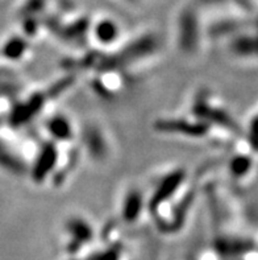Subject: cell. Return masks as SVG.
<instances>
[{
  "mask_svg": "<svg viewBox=\"0 0 258 260\" xmlns=\"http://www.w3.org/2000/svg\"><path fill=\"white\" fill-rule=\"evenodd\" d=\"M248 160L246 158H237L235 161V165H233V172L235 173H242V172H245V169L248 168Z\"/></svg>",
  "mask_w": 258,
  "mask_h": 260,
  "instance_id": "cell-10",
  "label": "cell"
},
{
  "mask_svg": "<svg viewBox=\"0 0 258 260\" xmlns=\"http://www.w3.org/2000/svg\"><path fill=\"white\" fill-rule=\"evenodd\" d=\"M252 143L255 148H258V123L253 127L252 129Z\"/></svg>",
  "mask_w": 258,
  "mask_h": 260,
  "instance_id": "cell-11",
  "label": "cell"
},
{
  "mask_svg": "<svg viewBox=\"0 0 258 260\" xmlns=\"http://www.w3.org/2000/svg\"><path fill=\"white\" fill-rule=\"evenodd\" d=\"M142 209V202L138 193H132L129 197L125 200L124 204V218L127 221H134L140 215V211Z\"/></svg>",
  "mask_w": 258,
  "mask_h": 260,
  "instance_id": "cell-4",
  "label": "cell"
},
{
  "mask_svg": "<svg viewBox=\"0 0 258 260\" xmlns=\"http://www.w3.org/2000/svg\"><path fill=\"white\" fill-rule=\"evenodd\" d=\"M235 50L241 54H257L258 56V39H241L237 40L233 45Z\"/></svg>",
  "mask_w": 258,
  "mask_h": 260,
  "instance_id": "cell-7",
  "label": "cell"
},
{
  "mask_svg": "<svg viewBox=\"0 0 258 260\" xmlns=\"http://www.w3.org/2000/svg\"><path fill=\"white\" fill-rule=\"evenodd\" d=\"M49 131L52 132L54 138L61 139V140H66L71 136V127H70L69 122L61 116H57L49 123Z\"/></svg>",
  "mask_w": 258,
  "mask_h": 260,
  "instance_id": "cell-5",
  "label": "cell"
},
{
  "mask_svg": "<svg viewBox=\"0 0 258 260\" xmlns=\"http://www.w3.org/2000/svg\"><path fill=\"white\" fill-rule=\"evenodd\" d=\"M56 158H57V153L53 145H48L46 148H44L43 153H41L39 161H37L36 164V168H34V177L36 178L45 177L46 173L50 172V169L53 168V165L56 164Z\"/></svg>",
  "mask_w": 258,
  "mask_h": 260,
  "instance_id": "cell-2",
  "label": "cell"
},
{
  "mask_svg": "<svg viewBox=\"0 0 258 260\" xmlns=\"http://www.w3.org/2000/svg\"><path fill=\"white\" fill-rule=\"evenodd\" d=\"M161 127H164L162 129H166V131L183 132V134H191V135H198V134H200L198 125H191L189 123L183 122H164L161 124Z\"/></svg>",
  "mask_w": 258,
  "mask_h": 260,
  "instance_id": "cell-8",
  "label": "cell"
},
{
  "mask_svg": "<svg viewBox=\"0 0 258 260\" xmlns=\"http://www.w3.org/2000/svg\"><path fill=\"white\" fill-rule=\"evenodd\" d=\"M96 36L101 43H111L118 36V29L111 21H103L96 28Z\"/></svg>",
  "mask_w": 258,
  "mask_h": 260,
  "instance_id": "cell-6",
  "label": "cell"
},
{
  "mask_svg": "<svg viewBox=\"0 0 258 260\" xmlns=\"http://www.w3.org/2000/svg\"><path fill=\"white\" fill-rule=\"evenodd\" d=\"M70 234L72 235L74 243L76 244V251L82 247L83 243L88 242L92 237V231L86 222L83 221H72L71 223L67 226Z\"/></svg>",
  "mask_w": 258,
  "mask_h": 260,
  "instance_id": "cell-3",
  "label": "cell"
},
{
  "mask_svg": "<svg viewBox=\"0 0 258 260\" xmlns=\"http://www.w3.org/2000/svg\"><path fill=\"white\" fill-rule=\"evenodd\" d=\"M23 43H20V41H15V43H11L8 45V49H7V53H8V56H20V53L23 52Z\"/></svg>",
  "mask_w": 258,
  "mask_h": 260,
  "instance_id": "cell-9",
  "label": "cell"
},
{
  "mask_svg": "<svg viewBox=\"0 0 258 260\" xmlns=\"http://www.w3.org/2000/svg\"><path fill=\"white\" fill-rule=\"evenodd\" d=\"M183 180V173L182 172H175L173 175H170L166 180H164V182L160 185V188L157 189L156 194L153 196L151 202L152 209L158 208L165 200L170 197L174 193V190H176V188L179 186L180 182Z\"/></svg>",
  "mask_w": 258,
  "mask_h": 260,
  "instance_id": "cell-1",
  "label": "cell"
}]
</instances>
